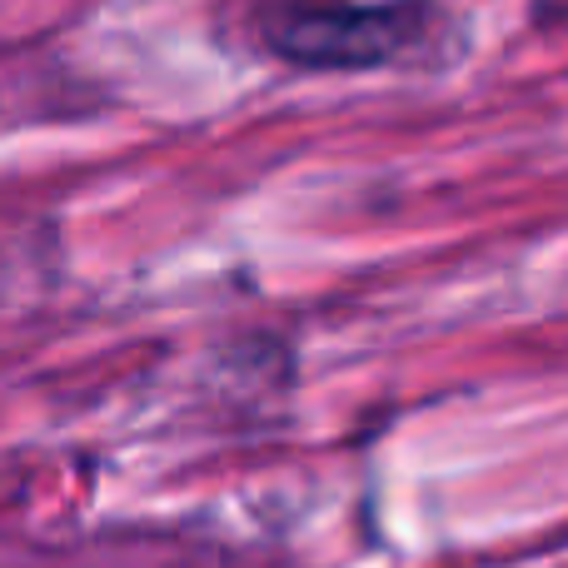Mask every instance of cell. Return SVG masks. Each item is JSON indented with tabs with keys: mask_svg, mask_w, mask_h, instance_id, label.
<instances>
[{
	"mask_svg": "<svg viewBox=\"0 0 568 568\" xmlns=\"http://www.w3.org/2000/svg\"><path fill=\"white\" fill-rule=\"evenodd\" d=\"M439 36L434 0H280L260 45L294 70H379L419 60Z\"/></svg>",
	"mask_w": 568,
	"mask_h": 568,
	"instance_id": "obj_1",
	"label": "cell"
}]
</instances>
